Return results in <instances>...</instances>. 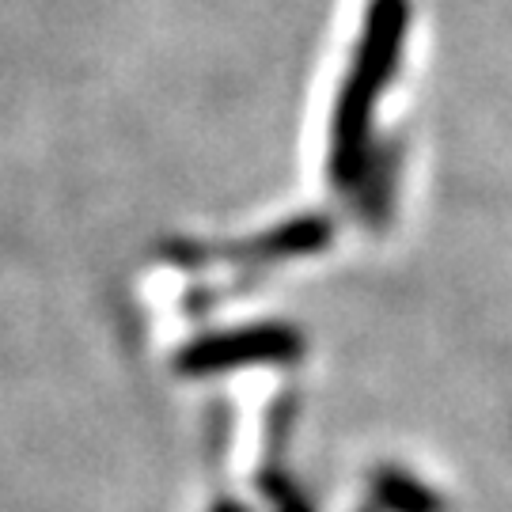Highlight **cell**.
Returning a JSON list of instances; mask_svg holds the SVG:
<instances>
[{"mask_svg":"<svg viewBox=\"0 0 512 512\" xmlns=\"http://www.w3.org/2000/svg\"><path fill=\"white\" fill-rule=\"evenodd\" d=\"M403 31H406L403 0H372L361 50H357V61L349 69L338 110H334V129H330V183L353 186L361 179V171H365L372 107H376V99L384 92L387 76L395 73V65H399Z\"/></svg>","mask_w":512,"mask_h":512,"instance_id":"cell-1","label":"cell"},{"mask_svg":"<svg viewBox=\"0 0 512 512\" xmlns=\"http://www.w3.org/2000/svg\"><path fill=\"white\" fill-rule=\"evenodd\" d=\"M304 349V338L285 323H258V327L205 334L179 353V372L186 376H209L228 368L251 365H289Z\"/></svg>","mask_w":512,"mask_h":512,"instance_id":"cell-2","label":"cell"},{"mask_svg":"<svg viewBox=\"0 0 512 512\" xmlns=\"http://www.w3.org/2000/svg\"><path fill=\"white\" fill-rule=\"evenodd\" d=\"M327 236H330V228L323 220L304 217V220L285 224V228H277V232H266L262 239H255V243L247 247V255L262 258V262H270V258L311 255V251H319V247L327 243Z\"/></svg>","mask_w":512,"mask_h":512,"instance_id":"cell-3","label":"cell"}]
</instances>
